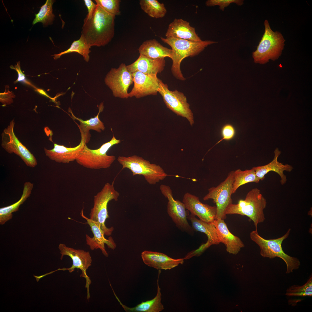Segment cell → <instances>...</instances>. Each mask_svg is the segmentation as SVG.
<instances>
[{
	"label": "cell",
	"instance_id": "8fae6325",
	"mask_svg": "<svg viewBox=\"0 0 312 312\" xmlns=\"http://www.w3.org/2000/svg\"><path fill=\"white\" fill-rule=\"evenodd\" d=\"M14 120L12 119L1 134V146L7 152L18 156L28 166L34 168L37 164L33 154L19 140L14 132Z\"/></svg>",
	"mask_w": 312,
	"mask_h": 312
},
{
	"label": "cell",
	"instance_id": "9c48e42d",
	"mask_svg": "<svg viewBox=\"0 0 312 312\" xmlns=\"http://www.w3.org/2000/svg\"><path fill=\"white\" fill-rule=\"evenodd\" d=\"M158 92L167 107L177 115L186 118L192 126L194 124L193 113L184 94L177 90H169L167 84L159 79Z\"/></svg>",
	"mask_w": 312,
	"mask_h": 312
},
{
	"label": "cell",
	"instance_id": "8d00e7d4",
	"mask_svg": "<svg viewBox=\"0 0 312 312\" xmlns=\"http://www.w3.org/2000/svg\"><path fill=\"white\" fill-rule=\"evenodd\" d=\"M10 67L11 68L15 70L18 73V78L17 80L15 81V83L19 81H21L29 85L33 86V85H31V83H29L26 79L25 75L22 73L21 70L19 62H17V65H15L14 67L13 66H11Z\"/></svg>",
	"mask_w": 312,
	"mask_h": 312
},
{
	"label": "cell",
	"instance_id": "d590c367",
	"mask_svg": "<svg viewBox=\"0 0 312 312\" xmlns=\"http://www.w3.org/2000/svg\"><path fill=\"white\" fill-rule=\"evenodd\" d=\"M221 134L222 137L221 139L217 142L210 149L223 140L229 141L232 139L235 136L236 130L232 125L227 124L224 125L222 127Z\"/></svg>",
	"mask_w": 312,
	"mask_h": 312
},
{
	"label": "cell",
	"instance_id": "ac0fdd59",
	"mask_svg": "<svg viewBox=\"0 0 312 312\" xmlns=\"http://www.w3.org/2000/svg\"><path fill=\"white\" fill-rule=\"evenodd\" d=\"M83 209L81 211V216L86 220L93 234V236L92 237L87 234L86 235L87 244L89 246L92 250L100 249L105 256L108 257V254L105 249V244H106L109 248L114 250L116 247L115 243L111 237L109 239L105 238L104 233L98 224L96 222L85 216L83 214Z\"/></svg>",
	"mask_w": 312,
	"mask_h": 312
},
{
	"label": "cell",
	"instance_id": "83f0119b",
	"mask_svg": "<svg viewBox=\"0 0 312 312\" xmlns=\"http://www.w3.org/2000/svg\"><path fill=\"white\" fill-rule=\"evenodd\" d=\"M34 187V184L29 182L24 183L23 193L20 199L15 203L8 206L0 208V224H4L12 218V213L17 211L21 204L31 195Z\"/></svg>",
	"mask_w": 312,
	"mask_h": 312
},
{
	"label": "cell",
	"instance_id": "4316f807",
	"mask_svg": "<svg viewBox=\"0 0 312 312\" xmlns=\"http://www.w3.org/2000/svg\"><path fill=\"white\" fill-rule=\"evenodd\" d=\"M140 54L153 58H172V49L164 47L155 39L146 40L140 45L138 49Z\"/></svg>",
	"mask_w": 312,
	"mask_h": 312
},
{
	"label": "cell",
	"instance_id": "7c38bea8",
	"mask_svg": "<svg viewBox=\"0 0 312 312\" xmlns=\"http://www.w3.org/2000/svg\"><path fill=\"white\" fill-rule=\"evenodd\" d=\"M160 189L162 194L168 200L167 213L176 226L183 232L191 235H194V231L187 221L189 212L186 210L183 203L174 198L172 190L169 186L161 184Z\"/></svg>",
	"mask_w": 312,
	"mask_h": 312
},
{
	"label": "cell",
	"instance_id": "6da1fadb",
	"mask_svg": "<svg viewBox=\"0 0 312 312\" xmlns=\"http://www.w3.org/2000/svg\"><path fill=\"white\" fill-rule=\"evenodd\" d=\"M115 18L97 4L91 18H85L81 34L91 47L104 46L112 40L115 33Z\"/></svg>",
	"mask_w": 312,
	"mask_h": 312
},
{
	"label": "cell",
	"instance_id": "8992f818",
	"mask_svg": "<svg viewBox=\"0 0 312 312\" xmlns=\"http://www.w3.org/2000/svg\"><path fill=\"white\" fill-rule=\"evenodd\" d=\"M117 160L122 166V169H129L133 176L143 175L147 182L151 185H155L168 176L160 166L151 163L148 160L136 155L128 157L119 156Z\"/></svg>",
	"mask_w": 312,
	"mask_h": 312
},
{
	"label": "cell",
	"instance_id": "603a6c76",
	"mask_svg": "<svg viewBox=\"0 0 312 312\" xmlns=\"http://www.w3.org/2000/svg\"><path fill=\"white\" fill-rule=\"evenodd\" d=\"M166 38H174L194 42L201 40L190 23L181 19L175 18L168 25L165 34Z\"/></svg>",
	"mask_w": 312,
	"mask_h": 312
},
{
	"label": "cell",
	"instance_id": "74e56055",
	"mask_svg": "<svg viewBox=\"0 0 312 312\" xmlns=\"http://www.w3.org/2000/svg\"><path fill=\"white\" fill-rule=\"evenodd\" d=\"M84 2L88 10V13L85 18L89 19L92 17L97 4L91 0H84Z\"/></svg>",
	"mask_w": 312,
	"mask_h": 312
},
{
	"label": "cell",
	"instance_id": "30bf717a",
	"mask_svg": "<svg viewBox=\"0 0 312 312\" xmlns=\"http://www.w3.org/2000/svg\"><path fill=\"white\" fill-rule=\"evenodd\" d=\"M234 171H230L226 179L216 187L208 190V193L203 198L204 200L212 199L216 204L217 215L216 219H225V211L228 206L232 203V194Z\"/></svg>",
	"mask_w": 312,
	"mask_h": 312
},
{
	"label": "cell",
	"instance_id": "f1b7e54d",
	"mask_svg": "<svg viewBox=\"0 0 312 312\" xmlns=\"http://www.w3.org/2000/svg\"><path fill=\"white\" fill-rule=\"evenodd\" d=\"M91 46L88 44L85 38L81 34L79 38L74 41L70 47L67 50L58 54L53 55L55 60L59 58L61 56L67 53L77 52L82 55L84 59L87 62L90 59L89 54L90 52Z\"/></svg>",
	"mask_w": 312,
	"mask_h": 312
},
{
	"label": "cell",
	"instance_id": "7a4b0ae2",
	"mask_svg": "<svg viewBox=\"0 0 312 312\" xmlns=\"http://www.w3.org/2000/svg\"><path fill=\"white\" fill-rule=\"evenodd\" d=\"M161 39L172 48V54L171 59L172 63L171 70L172 74L177 79L182 81L185 80L180 68L183 60L187 57L196 55L208 45L217 42L210 40L194 42L172 38L161 37Z\"/></svg>",
	"mask_w": 312,
	"mask_h": 312
},
{
	"label": "cell",
	"instance_id": "5b68a950",
	"mask_svg": "<svg viewBox=\"0 0 312 312\" xmlns=\"http://www.w3.org/2000/svg\"><path fill=\"white\" fill-rule=\"evenodd\" d=\"M265 31L256 50L252 53L254 62L256 63L264 64L269 60L275 61L281 54L285 45V40L278 31H273L268 21L264 22Z\"/></svg>",
	"mask_w": 312,
	"mask_h": 312
},
{
	"label": "cell",
	"instance_id": "4fadbf2b",
	"mask_svg": "<svg viewBox=\"0 0 312 312\" xmlns=\"http://www.w3.org/2000/svg\"><path fill=\"white\" fill-rule=\"evenodd\" d=\"M105 82L114 96L122 99L129 97L128 89L133 83L132 73L128 70L126 65L123 63L118 68L111 69L106 75Z\"/></svg>",
	"mask_w": 312,
	"mask_h": 312
},
{
	"label": "cell",
	"instance_id": "60d3db41",
	"mask_svg": "<svg viewBox=\"0 0 312 312\" xmlns=\"http://www.w3.org/2000/svg\"><path fill=\"white\" fill-rule=\"evenodd\" d=\"M36 91L39 93L40 94H42L50 98V99L53 100L54 99L52 98L49 96L46 93V92L44 91L43 90L41 89H38L36 88Z\"/></svg>",
	"mask_w": 312,
	"mask_h": 312
},
{
	"label": "cell",
	"instance_id": "ffe728a7",
	"mask_svg": "<svg viewBox=\"0 0 312 312\" xmlns=\"http://www.w3.org/2000/svg\"><path fill=\"white\" fill-rule=\"evenodd\" d=\"M141 257L145 264L158 270H170L183 264L184 260L174 259L162 253L150 250L143 251Z\"/></svg>",
	"mask_w": 312,
	"mask_h": 312
},
{
	"label": "cell",
	"instance_id": "e575fe53",
	"mask_svg": "<svg viewBox=\"0 0 312 312\" xmlns=\"http://www.w3.org/2000/svg\"><path fill=\"white\" fill-rule=\"evenodd\" d=\"M234 3L240 6L244 4L242 0H208L206 1L205 4L207 6H219V9L224 11L225 8L229 6L231 3Z\"/></svg>",
	"mask_w": 312,
	"mask_h": 312
},
{
	"label": "cell",
	"instance_id": "cb8c5ba5",
	"mask_svg": "<svg viewBox=\"0 0 312 312\" xmlns=\"http://www.w3.org/2000/svg\"><path fill=\"white\" fill-rule=\"evenodd\" d=\"M281 153L278 148H276L274 151V158L272 161L264 166L253 167L256 175L260 180H263L265 178L266 174L270 171H273L276 172L280 176L281 179L280 183L282 185L286 183L287 178L283 172L284 171L290 172L292 170L293 168L289 165H283L278 161L277 159Z\"/></svg>",
	"mask_w": 312,
	"mask_h": 312
},
{
	"label": "cell",
	"instance_id": "52a82bcc",
	"mask_svg": "<svg viewBox=\"0 0 312 312\" xmlns=\"http://www.w3.org/2000/svg\"><path fill=\"white\" fill-rule=\"evenodd\" d=\"M119 193L114 188L113 182L106 183L101 190L94 196L93 207L91 209L90 218L96 222L104 234L111 235L114 229L113 227H107L105 224L106 219L109 217L107 210L109 202L118 200Z\"/></svg>",
	"mask_w": 312,
	"mask_h": 312
},
{
	"label": "cell",
	"instance_id": "d4e9b609",
	"mask_svg": "<svg viewBox=\"0 0 312 312\" xmlns=\"http://www.w3.org/2000/svg\"><path fill=\"white\" fill-rule=\"evenodd\" d=\"M103 102L101 103L99 107V112L97 115L93 118L84 120L81 118L76 117L69 108L68 111L71 114V118L74 120H78L80 124H77L81 133V138L84 139L86 141V144L89 142L91 135L90 133V130H94L98 132L101 133L105 129L103 123L99 118V114L102 112L104 109Z\"/></svg>",
	"mask_w": 312,
	"mask_h": 312
},
{
	"label": "cell",
	"instance_id": "ab89813d",
	"mask_svg": "<svg viewBox=\"0 0 312 312\" xmlns=\"http://www.w3.org/2000/svg\"><path fill=\"white\" fill-rule=\"evenodd\" d=\"M58 270H60V268H59V269H57V270H55V271H53L51 272H49L46 273V274H43V275H41V276H36V275H34L33 276L36 278V280L37 282H38L39 281V280L40 278L44 277V276H46L47 275H48L49 274H51L53 273V272H56V271H57Z\"/></svg>",
	"mask_w": 312,
	"mask_h": 312
},
{
	"label": "cell",
	"instance_id": "836d02e7",
	"mask_svg": "<svg viewBox=\"0 0 312 312\" xmlns=\"http://www.w3.org/2000/svg\"><path fill=\"white\" fill-rule=\"evenodd\" d=\"M96 4L105 11L114 16L120 15V0H95Z\"/></svg>",
	"mask_w": 312,
	"mask_h": 312
},
{
	"label": "cell",
	"instance_id": "4dcf8cb0",
	"mask_svg": "<svg viewBox=\"0 0 312 312\" xmlns=\"http://www.w3.org/2000/svg\"><path fill=\"white\" fill-rule=\"evenodd\" d=\"M233 178V194L235 193L241 186L252 182L258 183L260 181L256 176L253 167L250 170L244 171L239 169L234 171Z\"/></svg>",
	"mask_w": 312,
	"mask_h": 312
},
{
	"label": "cell",
	"instance_id": "f35d334b",
	"mask_svg": "<svg viewBox=\"0 0 312 312\" xmlns=\"http://www.w3.org/2000/svg\"><path fill=\"white\" fill-rule=\"evenodd\" d=\"M9 91L8 94L5 92L0 94V102L3 105H10L13 102L12 99L15 96L14 94H11V93L9 94Z\"/></svg>",
	"mask_w": 312,
	"mask_h": 312
},
{
	"label": "cell",
	"instance_id": "1f68e13d",
	"mask_svg": "<svg viewBox=\"0 0 312 312\" xmlns=\"http://www.w3.org/2000/svg\"><path fill=\"white\" fill-rule=\"evenodd\" d=\"M54 1L53 0H46L45 4L40 7L38 13L35 14V18L32 23L33 25L38 22H41L45 25L52 23L55 17L52 10Z\"/></svg>",
	"mask_w": 312,
	"mask_h": 312
},
{
	"label": "cell",
	"instance_id": "f546056e",
	"mask_svg": "<svg viewBox=\"0 0 312 312\" xmlns=\"http://www.w3.org/2000/svg\"><path fill=\"white\" fill-rule=\"evenodd\" d=\"M139 4L141 9L152 18H162L167 13L164 4L157 0H140Z\"/></svg>",
	"mask_w": 312,
	"mask_h": 312
},
{
	"label": "cell",
	"instance_id": "44dd1931",
	"mask_svg": "<svg viewBox=\"0 0 312 312\" xmlns=\"http://www.w3.org/2000/svg\"><path fill=\"white\" fill-rule=\"evenodd\" d=\"M212 223L216 228L220 243L225 245L226 251L229 253L237 254L245 246L240 238L231 233L224 220L216 219Z\"/></svg>",
	"mask_w": 312,
	"mask_h": 312
},
{
	"label": "cell",
	"instance_id": "2e32d148",
	"mask_svg": "<svg viewBox=\"0 0 312 312\" xmlns=\"http://www.w3.org/2000/svg\"><path fill=\"white\" fill-rule=\"evenodd\" d=\"M182 202L186 209L191 214L197 216L200 220L207 222H212L216 219V206L203 203L198 197L188 192L184 194Z\"/></svg>",
	"mask_w": 312,
	"mask_h": 312
},
{
	"label": "cell",
	"instance_id": "9a60e30c",
	"mask_svg": "<svg viewBox=\"0 0 312 312\" xmlns=\"http://www.w3.org/2000/svg\"><path fill=\"white\" fill-rule=\"evenodd\" d=\"M134 86L129 93V97L139 99L149 95H156L159 88L157 75H148L140 71L132 73Z\"/></svg>",
	"mask_w": 312,
	"mask_h": 312
},
{
	"label": "cell",
	"instance_id": "d6a6232c",
	"mask_svg": "<svg viewBox=\"0 0 312 312\" xmlns=\"http://www.w3.org/2000/svg\"><path fill=\"white\" fill-rule=\"evenodd\" d=\"M285 295L287 296H312V276L302 286L293 285L287 288Z\"/></svg>",
	"mask_w": 312,
	"mask_h": 312
},
{
	"label": "cell",
	"instance_id": "484cf974",
	"mask_svg": "<svg viewBox=\"0 0 312 312\" xmlns=\"http://www.w3.org/2000/svg\"><path fill=\"white\" fill-rule=\"evenodd\" d=\"M161 272V270H159L157 280V292L156 296L151 300L142 301L134 307H129L122 303L112 289L114 295L120 304L126 312H159L164 309V305L161 302L162 295L161 288L159 284V278Z\"/></svg>",
	"mask_w": 312,
	"mask_h": 312
},
{
	"label": "cell",
	"instance_id": "7402d4cb",
	"mask_svg": "<svg viewBox=\"0 0 312 312\" xmlns=\"http://www.w3.org/2000/svg\"><path fill=\"white\" fill-rule=\"evenodd\" d=\"M165 63L164 58L153 59L140 54L135 61L126 67L131 73L140 71L146 75H157L164 70Z\"/></svg>",
	"mask_w": 312,
	"mask_h": 312
},
{
	"label": "cell",
	"instance_id": "d6986e66",
	"mask_svg": "<svg viewBox=\"0 0 312 312\" xmlns=\"http://www.w3.org/2000/svg\"><path fill=\"white\" fill-rule=\"evenodd\" d=\"M86 144V140L81 138L79 144L75 147H68L54 143L53 149L44 148V151L45 155L50 159L59 163H68L76 160Z\"/></svg>",
	"mask_w": 312,
	"mask_h": 312
},
{
	"label": "cell",
	"instance_id": "277c9868",
	"mask_svg": "<svg viewBox=\"0 0 312 312\" xmlns=\"http://www.w3.org/2000/svg\"><path fill=\"white\" fill-rule=\"evenodd\" d=\"M291 230L289 229L286 233L281 237L269 239H265L260 236L257 230L252 231L250 233L251 239L259 246L261 255L264 257L270 259L278 257L282 259L286 264V273L287 274L298 269L300 265L298 259L285 253L282 247L283 242L288 237Z\"/></svg>",
	"mask_w": 312,
	"mask_h": 312
},
{
	"label": "cell",
	"instance_id": "e0dca14e",
	"mask_svg": "<svg viewBox=\"0 0 312 312\" xmlns=\"http://www.w3.org/2000/svg\"><path fill=\"white\" fill-rule=\"evenodd\" d=\"M187 219L190 221L194 231L204 233L208 237L205 243L202 244L197 249L191 251L193 256H199L211 245L220 243L216 228L212 222H207L198 219L195 216L189 213Z\"/></svg>",
	"mask_w": 312,
	"mask_h": 312
},
{
	"label": "cell",
	"instance_id": "5bb4252c",
	"mask_svg": "<svg viewBox=\"0 0 312 312\" xmlns=\"http://www.w3.org/2000/svg\"><path fill=\"white\" fill-rule=\"evenodd\" d=\"M58 248L61 254L60 259L61 260L64 256L66 255L70 257L73 261L72 265L70 268H60V270L65 271L67 270L70 273H71L75 270V268L81 270V273L80 276L86 279L85 287L87 289V299H89L90 297L89 286L91 281L90 277L87 275L86 271L91 265L92 262V258L89 252L68 247L62 243L59 244Z\"/></svg>",
	"mask_w": 312,
	"mask_h": 312
},
{
	"label": "cell",
	"instance_id": "ba28073f",
	"mask_svg": "<svg viewBox=\"0 0 312 312\" xmlns=\"http://www.w3.org/2000/svg\"><path fill=\"white\" fill-rule=\"evenodd\" d=\"M121 142V140L117 139L113 135L109 141L103 144L97 149H90L86 144L76 161L79 165L87 168L98 170L108 168L116 160V157L114 155H108L107 153L112 146Z\"/></svg>",
	"mask_w": 312,
	"mask_h": 312
},
{
	"label": "cell",
	"instance_id": "3957f363",
	"mask_svg": "<svg viewBox=\"0 0 312 312\" xmlns=\"http://www.w3.org/2000/svg\"><path fill=\"white\" fill-rule=\"evenodd\" d=\"M266 201L257 188L252 189L247 194L244 200H239L237 204L231 203L227 207L226 215L238 214L246 216L252 220L257 230L259 223L265 219L263 210L266 207Z\"/></svg>",
	"mask_w": 312,
	"mask_h": 312
}]
</instances>
